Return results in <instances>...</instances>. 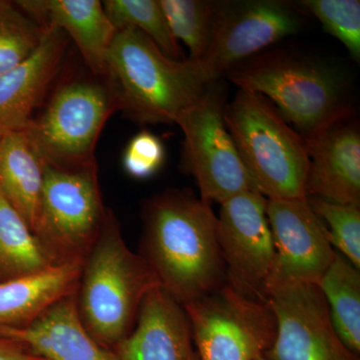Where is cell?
<instances>
[{
	"label": "cell",
	"mask_w": 360,
	"mask_h": 360,
	"mask_svg": "<svg viewBox=\"0 0 360 360\" xmlns=\"http://www.w3.org/2000/svg\"><path fill=\"white\" fill-rule=\"evenodd\" d=\"M139 255L161 288L180 304L198 300L227 283L210 203L189 189L168 188L142 207Z\"/></svg>",
	"instance_id": "cell-1"
},
{
	"label": "cell",
	"mask_w": 360,
	"mask_h": 360,
	"mask_svg": "<svg viewBox=\"0 0 360 360\" xmlns=\"http://www.w3.org/2000/svg\"><path fill=\"white\" fill-rule=\"evenodd\" d=\"M106 77L122 111L139 124H172L210 82L200 61L174 60L135 28L116 32Z\"/></svg>",
	"instance_id": "cell-2"
},
{
	"label": "cell",
	"mask_w": 360,
	"mask_h": 360,
	"mask_svg": "<svg viewBox=\"0 0 360 360\" xmlns=\"http://www.w3.org/2000/svg\"><path fill=\"white\" fill-rule=\"evenodd\" d=\"M158 286L155 272L127 246L120 221L108 210L78 283L77 311L85 330L111 349L131 333L142 302Z\"/></svg>",
	"instance_id": "cell-3"
},
{
	"label": "cell",
	"mask_w": 360,
	"mask_h": 360,
	"mask_svg": "<svg viewBox=\"0 0 360 360\" xmlns=\"http://www.w3.org/2000/svg\"><path fill=\"white\" fill-rule=\"evenodd\" d=\"M224 120L258 193L267 200L307 198V143L269 99L238 89L225 104Z\"/></svg>",
	"instance_id": "cell-4"
},
{
	"label": "cell",
	"mask_w": 360,
	"mask_h": 360,
	"mask_svg": "<svg viewBox=\"0 0 360 360\" xmlns=\"http://www.w3.org/2000/svg\"><path fill=\"white\" fill-rule=\"evenodd\" d=\"M224 77L238 89L269 99L304 139L352 117L340 78L307 59L290 54H264L234 66Z\"/></svg>",
	"instance_id": "cell-5"
},
{
	"label": "cell",
	"mask_w": 360,
	"mask_h": 360,
	"mask_svg": "<svg viewBox=\"0 0 360 360\" xmlns=\"http://www.w3.org/2000/svg\"><path fill=\"white\" fill-rule=\"evenodd\" d=\"M56 84L23 131L49 167L96 165L99 135L110 116L120 111L115 89L108 77L89 70Z\"/></svg>",
	"instance_id": "cell-6"
},
{
	"label": "cell",
	"mask_w": 360,
	"mask_h": 360,
	"mask_svg": "<svg viewBox=\"0 0 360 360\" xmlns=\"http://www.w3.org/2000/svg\"><path fill=\"white\" fill-rule=\"evenodd\" d=\"M106 212L97 163L79 168L45 165L34 234L56 262H84L98 238Z\"/></svg>",
	"instance_id": "cell-7"
},
{
	"label": "cell",
	"mask_w": 360,
	"mask_h": 360,
	"mask_svg": "<svg viewBox=\"0 0 360 360\" xmlns=\"http://www.w3.org/2000/svg\"><path fill=\"white\" fill-rule=\"evenodd\" d=\"M217 82L175 122L184 135L180 167L195 179L200 198L210 205L257 191L227 129L224 99Z\"/></svg>",
	"instance_id": "cell-8"
},
{
	"label": "cell",
	"mask_w": 360,
	"mask_h": 360,
	"mask_svg": "<svg viewBox=\"0 0 360 360\" xmlns=\"http://www.w3.org/2000/svg\"><path fill=\"white\" fill-rule=\"evenodd\" d=\"M200 360H257L274 345L276 319L269 303L225 283L184 304Z\"/></svg>",
	"instance_id": "cell-9"
},
{
	"label": "cell",
	"mask_w": 360,
	"mask_h": 360,
	"mask_svg": "<svg viewBox=\"0 0 360 360\" xmlns=\"http://www.w3.org/2000/svg\"><path fill=\"white\" fill-rule=\"evenodd\" d=\"M266 203L258 191H245L222 202L217 217L227 283L262 302H267L266 286L276 255Z\"/></svg>",
	"instance_id": "cell-10"
},
{
	"label": "cell",
	"mask_w": 360,
	"mask_h": 360,
	"mask_svg": "<svg viewBox=\"0 0 360 360\" xmlns=\"http://www.w3.org/2000/svg\"><path fill=\"white\" fill-rule=\"evenodd\" d=\"M300 9L278 0L221 1L210 49L200 61L210 82L302 27Z\"/></svg>",
	"instance_id": "cell-11"
},
{
	"label": "cell",
	"mask_w": 360,
	"mask_h": 360,
	"mask_svg": "<svg viewBox=\"0 0 360 360\" xmlns=\"http://www.w3.org/2000/svg\"><path fill=\"white\" fill-rule=\"evenodd\" d=\"M266 215L276 251L266 300L281 288L319 283L336 251L307 198L267 200Z\"/></svg>",
	"instance_id": "cell-12"
},
{
	"label": "cell",
	"mask_w": 360,
	"mask_h": 360,
	"mask_svg": "<svg viewBox=\"0 0 360 360\" xmlns=\"http://www.w3.org/2000/svg\"><path fill=\"white\" fill-rule=\"evenodd\" d=\"M267 302L277 324L267 360H360L336 333L317 284L277 290Z\"/></svg>",
	"instance_id": "cell-13"
},
{
	"label": "cell",
	"mask_w": 360,
	"mask_h": 360,
	"mask_svg": "<svg viewBox=\"0 0 360 360\" xmlns=\"http://www.w3.org/2000/svg\"><path fill=\"white\" fill-rule=\"evenodd\" d=\"M70 44L65 32L47 28L34 53L0 75V139L25 129L37 115L65 68Z\"/></svg>",
	"instance_id": "cell-14"
},
{
	"label": "cell",
	"mask_w": 360,
	"mask_h": 360,
	"mask_svg": "<svg viewBox=\"0 0 360 360\" xmlns=\"http://www.w3.org/2000/svg\"><path fill=\"white\" fill-rule=\"evenodd\" d=\"M111 350L118 360H200L184 305L160 286L146 296L131 333Z\"/></svg>",
	"instance_id": "cell-15"
},
{
	"label": "cell",
	"mask_w": 360,
	"mask_h": 360,
	"mask_svg": "<svg viewBox=\"0 0 360 360\" xmlns=\"http://www.w3.org/2000/svg\"><path fill=\"white\" fill-rule=\"evenodd\" d=\"M309 158L307 198L360 206V134L350 120L304 139Z\"/></svg>",
	"instance_id": "cell-16"
},
{
	"label": "cell",
	"mask_w": 360,
	"mask_h": 360,
	"mask_svg": "<svg viewBox=\"0 0 360 360\" xmlns=\"http://www.w3.org/2000/svg\"><path fill=\"white\" fill-rule=\"evenodd\" d=\"M15 4L42 27L56 28L77 45L84 65L106 77L116 32L99 0H18Z\"/></svg>",
	"instance_id": "cell-17"
},
{
	"label": "cell",
	"mask_w": 360,
	"mask_h": 360,
	"mask_svg": "<svg viewBox=\"0 0 360 360\" xmlns=\"http://www.w3.org/2000/svg\"><path fill=\"white\" fill-rule=\"evenodd\" d=\"M77 292L30 326H0V336L22 343L46 360H118L112 350L99 345L85 330L78 315Z\"/></svg>",
	"instance_id": "cell-18"
},
{
	"label": "cell",
	"mask_w": 360,
	"mask_h": 360,
	"mask_svg": "<svg viewBox=\"0 0 360 360\" xmlns=\"http://www.w3.org/2000/svg\"><path fill=\"white\" fill-rule=\"evenodd\" d=\"M84 262H60L0 281V326L23 328L77 291Z\"/></svg>",
	"instance_id": "cell-19"
},
{
	"label": "cell",
	"mask_w": 360,
	"mask_h": 360,
	"mask_svg": "<svg viewBox=\"0 0 360 360\" xmlns=\"http://www.w3.org/2000/svg\"><path fill=\"white\" fill-rule=\"evenodd\" d=\"M45 165L23 130L0 139V193L33 233L39 219Z\"/></svg>",
	"instance_id": "cell-20"
},
{
	"label": "cell",
	"mask_w": 360,
	"mask_h": 360,
	"mask_svg": "<svg viewBox=\"0 0 360 360\" xmlns=\"http://www.w3.org/2000/svg\"><path fill=\"white\" fill-rule=\"evenodd\" d=\"M328 303L331 321L340 340L360 354V271L335 252L333 262L317 283Z\"/></svg>",
	"instance_id": "cell-21"
},
{
	"label": "cell",
	"mask_w": 360,
	"mask_h": 360,
	"mask_svg": "<svg viewBox=\"0 0 360 360\" xmlns=\"http://www.w3.org/2000/svg\"><path fill=\"white\" fill-rule=\"evenodd\" d=\"M58 264L0 193V281Z\"/></svg>",
	"instance_id": "cell-22"
},
{
	"label": "cell",
	"mask_w": 360,
	"mask_h": 360,
	"mask_svg": "<svg viewBox=\"0 0 360 360\" xmlns=\"http://www.w3.org/2000/svg\"><path fill=\"white\" fill-rule=\"evenodd\" d=\"M174 39L189 51L191 60H200L210 49L221 1L158 0Z\"/></svg>",
	"instance_id": "cell-23"
},
{
	"label": "cell",
	"mask_w": 360,
	"mask_h": 360,
	"mask_svg": "<svg viewBox=\"0 0 360 360\" xmlns=\"http://www.w3.org/2000/svg\"><path fill=\"white\" fill-rule=\"evenodd\" d=\"M104 11L115 30L135 28L148 35L168 58L184 60V51L174 39L158 0H106Z\"/></svg>",
	"instance_id": "cell-24"
},
{
	"label": "cell",
	"mask_w": 360,
	"mask_h": 360,
	"mask_svg": "<svg viewBox=\"0 0 360 360\" xmlns=\"http://www.w3.org/2000/svg\"><path fill=\"white\" fill-rule=\"evenodd\" d=\"M45 32L15 1L0 0V75L30 58Z\"/></svg>",
	"instance_id": "cell-25"
},
{
	"label": "cell",
	"mask_w": 360,
	"mask_h": 360,
	"mask_svg": "<svg viewBox=\"0 0 360 360\" xmlns=\"http://www.w3.org/2000/svg\"><path fill=\"white\" fill-rule=\"evenodd\" d=\"M307 200L323 224L331 246L360 269V206L340 205L312 196Z\"/></svg>",
	"instance_id": "cell-26"
},
{
	"label": "cell",
	"mask_w": 360,
	"mask_h": 360,
	"mask_svg": "<svg viewBox=\"0 0 360 360\" xmlns=\"http://www.w3.org/2000/svg\"><path fill=\"white\" fill-rule=\"evenodd\" d=\"M298 6L321 23L340 40L355 61L360 59V1L359 0H304Z\"/></svg>",
	"instance_id": "cell-27"
},
{
	"label": "cell",
	"mask_w": 360,
	"mask_h": 360,
	"mask_svg": "<svg viewBox=\"0 0 360 360\" xmlns=\"http://www.w3.org/2000/svg\"><path fill=\"white\" fill-rule=\"evenodd\" d=\"M165 160V148L160 137L142 130L132 137L123 153L122 165L127 174L146 179L160 172Z\"/></svg>",
	"instance_id": "cell-28"
},
{
	"label": "cell",
	"mask_w": 360,
	"mask_h": 360,
	"mask_svg": "<svg viewBox=\"0 0 360 360\" xmlns=\"http://www.w3.org/2000/svg\"><path fill=\"white\" fill-rule=\"evenodd\" d=\"M0 360H46L22 343L0 336Z\"/></svg>",
	"instance_id": "cell-29"
},
{
	"label": "cell",
	"mask_w": 360,
	"mask_h": 360,
	"mask_svg": "<svg viewBox=\"0 0 360 360\" xmlns=\"http://www.w3.org/2000/svg\"><path fill=\"white\" fill-rule=\"evenodd\" d=\"M257 360H267V359H265L264 356H262V357H259V359H257Z\"/></svg>",
	"instance_id": "cell-30"
}]
</instances>
